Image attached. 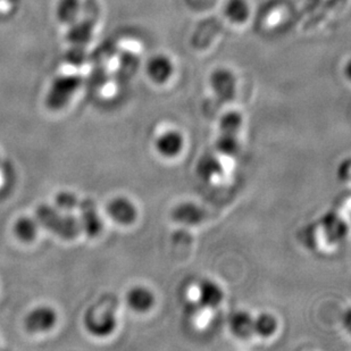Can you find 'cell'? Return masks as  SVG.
Masks as SVG:
<instances>
[{
  "label": "cell",
  "mask_w": 351,
  "mask_h": 351,
  "mask_svg": "<svg viewBox=\"0 0 351 351\" xmlns=\"http://www.w3.org/2000/svg\"><path fill=\"white\" fill-rule=\"evenodd\" d=\"M229 328L232 335L239 339H248L252 335H255L254 317L245 311H238L231 314L229 318Z\"/></svg>",
  "instance_id": "obj_13"
},
{
  "label": "cell",
  "mask_w": 351,
  "mask_h": 351,
  "mask_svg": "<svg viewBox=\"0 0 351 351\" xmlns=\"http://www.w3.org/2000/svg\"><path fill=\"white\" fill-rule=\"evenodd\" d=\"M198 298L200 305L206 308H216L223 302L224 293L216 282L205 280L199 285Z\"/></svg>",
  "instance_id": "obj_11"
},
{
  "label": "cell",
  "mask_w": 351,
  "mask_h": 351,
  "mask_svg": "<svg viewBox=\"0 0 351 351\" xmlns=\"http://www.w3.org/2000/svg\"><path fill=\"white\" fill-rule=\"evenodd\" d=\"M215 148L219 154H222L224 156H235L240 150L238 136L237 134L221 133V136L216 140Z\"/></svg>",
  "instance_id": "obj_19"
},
{
  "label": "cell",
  "mask_w": 351,
  "mask_h": 351,
  "mask_svg": "<svg viewBox=\"0 0 351 351\" xmlns=\"http://www.w3.org/2000/svg\"><path fill=\"white\" fill-rule=\"evenodd\" d=\"M278 330V321L272 314L259 315L258 317L254 318V332L255 335L262 338H269Z\"/></svg>",
  "instance_id": "obj_18"
},
{
  "label": "cell",
  "mask_w": 351,
  "mask_h": 351,
  "mask_svg": "<svg viewBox=\"0 0 351 351\" xmlns=\"http://www.w3.org/2000/svg\"><path fill=\"white\" fill-rule=\"evenodd\" d=\"M56 322V313L49 307H38L25 317V328L31 333H40L53 328Z\"/></svg>",
  "instance_id": "obj_7"
},
{
  "label": "cell",
  "mask_w": 351,
  "mask_h": 351,
  "mask_svg": "<svg viewBox=\"0 0 351 351\" xmlns=\"http://www.w3.org/2000/svg\"><path fill=\"white\" fill-rule=\"evenodd\" d=\"M205 217V210L193 202H182L176 206L172 212V219L186 226H199L204 222Z\"/></svg>",
  "instance_id": "obj_8"
},
{
  "label": "cell",
  "mask_w": 351,
  "mask_h": 351,
  "mask_svg": "<svg viewBox=\"0 0 351 351\" xmlns=\"http://www.w3.org/2000/svg\"><path fill=\"white\" fill-rule=\"evenodd\" d=\"M195 169L200 179L204 180L205 182H210L221 176L223 173V165L217 157L212 154H207L199 159Z\"/></svg>",
  "instance_id": "obj_16"
},
{
  "label": "cell",
  "mask_w": 351,
  "mask_h": 351,
  "mask_svg": "<svg viewBox=\"0 0 351 351\" xmlns=\"http://www.w3.org/2000/svg\"><path fill=\"white\" fill-rule=\"evenodd\" d=\"M77 208L80 210L79 221L81 230L91 238L99 234L103 229V222L93 199H84L80 202Z\"/></svg>",
  "instance_id": "obj_5"
},
{
  "label": "cell",
  "mask_w": 351,
  "mask_h": 351,
  "mask_svg": "<svg viewBox=\"0 0 351 351\" xmlns=\"http://www.w3.org/2000/svg\"><path fill=\"white\" fill-rule=\"evenodd\" d=\"M14 231L21 240L31 241L37 235L38 222L30 217H22L17 221Z\"/></svg>",
  "instance_id": "obj_21"
},
{
  "label": "cell",
  "mask_w": 351,
  "mask_h": 351,
  "mask_svg": "<svg viewBox=\"0 0 351 351\" xmlns=\"http://www.w3.org/2000/svg\"><path fill=\"white\" fill-rule=\"evenodd\" d=\"M37 222L63 239H74L82 232L79 217L60 212L53 206L41 205L37 209Z\"/></svg>",
  "instance_id": "obj_1"
},
{
  "label": "cell",
  "mask_w": 351,
  "mask_h": 351,
  "mask_svg": "<svg viewBox=\"0 0 351 351\" xmlns=\"http://www.w3.org/2000/svg\"><path fill=\"white\" fill-rule=\"evenodd\" d=\"M84 325L91 335L106 337L117 328V318L113 309L98 304L88 309L84 316Z\"/></svg>",
  "instance_id": "obj_3"
},
{
  "label": "cell",
  "mask_w": 351,
  "mask_h": 351,
  "mask_svg": "<svg viewBox=\"0 0 351 351\" xmlns=\"http://www.w3.org/2000/svg\"><path fill=\"white\" fill-rule=\"evenodd\" d=\"M82 13V1L81 0H58L55 8V14L58 22L69 25L77 22Z\"/></svg>",
  "instance_id": "obj_14"
},
{
  "label": "cell",
  "mask_w": 351,
  "mask_h": 351,
  "mask_svg": "<svg viewBox=\"0 0 351 351\" xmlns=\"http://www.w3.org/2000/svg\"><path fill=\"white\" fill-rule=\"evenodd\" d=\"M184 140L182 134L176 131H167L157 138L155 141V147L159 155L165 158H173L181 153Z\"/></svg>",
  "instance_id": "obj_10"
},
{
  "label": "cell",
  "mask_w": 351,
  "mask_h": 351,
  "mask_svg": "<svg viewBox=\"0 0 351 351\" xmlns=\"http://www.w3.org/2000/svg\"><path fill=\"white\" fill-rule=\"evenodd\" d=\"M93 25L90 21L77 20L73 24H71L70 30L67 34V40L73 47L84 48L86 43H90L93 38Z\"/></svg>",
  "instance_id": "obj_15"
},
{
  "label": "cell",
  "mask_w": 351,
  "mask_h": 351,
  "mask_svg": "<svg viewBox=\"0 0 351 351\" xmlns=\"http://www.w3.org/2000/svg\"><path fill=\"white\" fill-rule=\"evenodd\" d=\"M146 72L150 81L156 84H164L172 77L174 66L169 57L162 53H157L148 60Z\"/></svg>",
  "instance_id": "obj_6"
},
{
  "label": "cell",
  "mask_w": 351,
  "mask_h": 351,
  "mask_svg": "<svg viewBox=\"0 0 351 351\" xmlns=\"http://www.w3.org/2000/svg\"><path fill=\"white\" fill-rule=\"evenodd\" d=\"M224 14L232 23H245L250 15V6L247 0H228L224 6Z\"/></svg>",
  "instance_id": "obj_17"
},
{
  "label": "cell",
  "mask_w": 351,
  "mask_h": 351,
  "mask_svg": "<svg viewBox=\"0 0 351 351\" xmlns=\"http://www.w3.org/2000/svg\"><path fill=\"white\" fill-rule=\"evenodd\" d=\"M108 214L115 222L122 226H130L138 217V210L136 206L130 202L129 199L115 198L108 205Z\"/></svg>",
  "instance_id": "obj_9"
},
{
  "label": "cell",
  "mask_w": 351,
  "mask_h": 351,
  "mask_svg": "<svg viewBox=\"0 0 351 351\" xmlns=\"http://www.w3.org/2000/svg\"><path fill=\"white\" fill-rule=\"evenodd\" d=\"M242 119L241 114L235 110H229L223 114L219 119V130L221 133H230V134H238L241 129Z\"/></svg>",
  "instance_id": "obj_20"
},
{
  "label": "cell",
  "mask_w": 351,
  "mask_h": 351,
  "mask_svg": "<svg viewBox=\"0 0 351 351\" xmlns=\"http://www.w3.org/2000/svg\"><path fill=\"white\" fill-rule=\"evenodd\" d=\"M126 300L130 308L136 313H146L153 308L155 304V295L149 289L145 287H136L128 292Z\"/></svg>",
  "instance_id": "obj_12"
},
{
  "label": "cell",
  "mask_w": 351,
  "mask_h": 351,
  "mask_svg": "<svg viewBox=\"0 0 351 351\" xmlns=\"http://www.w3.org/2000/svg\"><path fill=\"white\" fill-rule=\"evenodd\" d=\"M82 79L75 74L60 75L53 80L47 93V107L51 110H60L70 103L72 97L75 95Z\"/></svg>",
  "instance_id": "obj_2"
},
{
  "label": "cell",
  "mask_w": 351,
  "mask_h": 351,
  "mask_svg": "<svg viewBox=\"0 0 351 351\" xmlns=\"http://www.w3.org/2000/svg\"><path fill=\"white\" fill-rule=\"evenodd\" d=\"M209 83L215 96L222 101H230L235 96L237 80L228 69H216L209 77Z\"/></svg>",
  "instance_id": "obj_4"
},
{
  "label": "cell",
  "mask_w": 351,
  "mask_h": 351,
  "mask_svg": "<svg viewBox=\"0 0 351 351\" xmlns=\"http://www.w3.org/2000/svg\"><path fill=\"white\" fill-rule=\"evenodd\" d=\"M55 202H56V208L60 209V212L72 213L74 209L77 208L80 202L77 200V195L73 193L62 191L56 195Z\"/></svg>",
  "instance_id": "obj_22"
}]
</instances>
